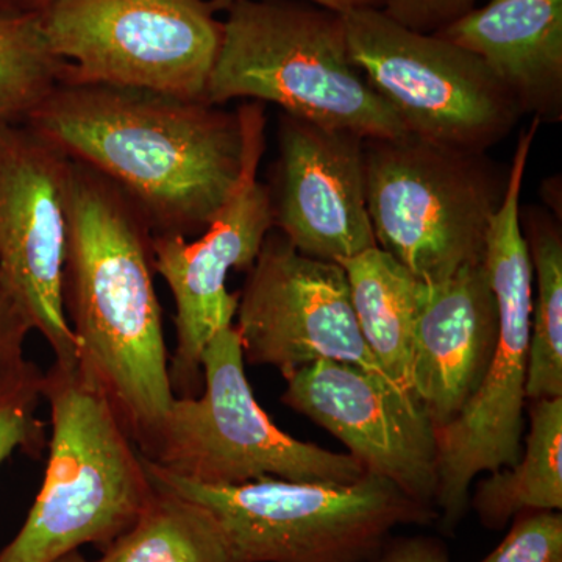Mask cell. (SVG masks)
I'll use <instances>...</instances> for the list:
<instances>
[{
    "label": "cell",
    "instance_id": "1",
    "mask_svg": "<svg viewBox=\"0 0 562 562\" xmlns=\"http://www.w3.org/2000/svg\"><path fill=\"white\" fill-rule=\"evenodd\" d=\"M111 181L151 236H199L241 180L247 125L236 113L158 92L60 83L24 121Z\"/></svg>",
    "mask_w": 562,
    "mask_h": 562
},
{
    "label": "cell",
    "instance_id": "2",
    "mask_svg": "<svg viewBox=\"0 0 562 562\" xmlns=\"http://www.w3.org/2000/svg\"><path fill=\"white\" fill-rule=\"evenodd\" d=\"M72 161L63 305L77 341V364L147 454L176 398L151 233L111 181Z\"/></svg>",
    "mask_w": 562,
    "mask_h": 562
},
{
    "label": "cell",
    "instance_id": "3",
    "mask_svg": "<svg viewBox=\"0 0 562 562\" xmlns=\"http://www.w3.org/2000/svg\"><path fill=\"white\" fill-rule=\"evenodd\" d=\"M225 11L205 102H269L364 139L405 135L355 65L341 13L306 0H238Z\"/></svg>",
    "mask_w": 562,
    "mask_h": 562
},
{
    "label": "cell",
    "instance_id": "4",
    "mask_svg": "<svg viewBox=\"0 0 562 562\" xmlns=\"http://www.w3.org/2000/svg\"><path fill=\"white\" fill-rule=\"evenodd\" d=\"M49 458L38 497L0 562H52L81 546L106 550L138 520L155 486L116 409L79 364L43 376Z\"/></svg>",
    "mask_w": 562,
    "mask_h": 562
},
{
    "label": "cell",
    "instance_id": "5",
    "mask_svg": "<svg viewBox=\"0 0 562 562\" xmlns=\"http://www.w3.org/2000/svg\"><path fill=\"white\" fill-rule=\"evenodd\" d=\"M536 125L520 135L501 206L487 232L484 266L498 312V336L479 390L449 424L436 428L441 528L452 531L469 508L480 473L512 468L522 454L528 350L532 310V265L520 225V194Z\"/></svg>",
    "mask_w": 562,
    "mask_h": 562
},
{
    "label": "cell",
    "instance_id": "6",
    "mask_svg": "<svg viewBox=\"0 0 562 562\" xmlns=\"http://www.w3.org/2000/svg\"><path fill=\"white\" fill-rule=\"evenodd\" d=\"M143 460L151 483L213 514L231 562H368L395 528L438 517L371 473L349 484L261 479L206 486Z\"/></svg>",
    "mask_w": 562,
    "mask_h": 562
},
{
    "label": "cell",
    "instance_id": "7",
    "mask_svg": "<svg viewBox=\"0 0 562 562\" xmlns=\"http://www.w3.org/2000/svg\"><path fill=\"white\" fill-rule=\"evenodd\" d=\"M366 199L376 246L416 279L482 265L506 176L486 154L405 135L364 139Z\"/></svg>",
    "mask_w": 562,
    "mask_h": 562
},
{
    "label": "cell",
    "instance_id": "8",
    "mask_svg": "<svg viewBox=\"0 0 562 562\" xmlns=\"http://www.w3.org/2000/svg\"><path fill=\"white\" fill-rule=\"evenodd\" d=\"M198 397L173 398L150 452L161 471L206 486L261 479L349 484L366 475L350 453L299 441L280 430L255 398L235 325L221 328L202 355Z\"/></svg>",
    "mask_w": 562,
    "mask_h": 562
},
{
    "label": "cell",
    "instance_id": "9",
    "mask_svg": "<svg viewBox=\"0 0 562 562\" xmlns=\"http://www.w3.org/2000/svg\"><path fill=\"white\" fill-rule=\"evenodd\" d=\"M40 13L60 83L205 102L222 21L205 0H52Z\"/></svg>",
    "mask_w": 562,
    "mask_h": 562
},
{
    "label": "cell",
    "instance_id": "10",
    "mask_svg": "<svg viewBox=\"0 0 562 562\" xmlns=\"http://www.w3.org/2000/svg\"><path fill=\"white\" fill-rule=\"evenodd\" d=\"M355 65L409 135L486 154L524 116L479 57L403 27L380 9L341 13Z\"/></svg>",
    "mask_w": 562,
    "mask_h": 562
},
{
    "label": "cell",
    "instance_id": "11",
    "mask_svg": "<svg viewBox=\"0 0 562 562\" xmlns=\"http://www.w3.org/2000/svg\"><path fill=\"white\" fill-rule=\"evenodd\" d=\"M239 109L247 125V154L232 198L192 241L151 236L155 273L168 283L176 303V349L169 361L176 397L201 394L203 350L221 328L233 325L238 310V292L227 290L228 276L249 271L273 227L271 191L258 180L265 110L260 102Z\"/></svg>",
    "mask_w": 562,
    "mask_h": 562
},
{
    "label": "cell",
    "instance_id": "12",
    "mask_svg": "<svg viewBox=\"0 0 562 562\" xmlns=\"http://www.w3.org/2000/svg\"><path fill=\"white\" fill-rule=\"evenodd\" d=\"M72 166L25 122H0V290L65 366L77 364L63 305Z\"/></svg>",
    "mask_w": 562,
    "mask_h": 562
},
{
    "label": "cell",
    "instance_id": "13",
    "mask_svg": "<svg viewBox=\"0 0 562 562\" xmlns=\"http://www.w3.org/2000/svg\"><path fill=\"white\" fill-rule=\"evenodd\" d=\"M235 317L244 360L284 380L319 360L386 376L362 336L342 266L306 257L280 233H269L247 271Z\"/></svg>",
    "mask_w": 562,
    "mask_h": 562
},
{
    "label": "cell",
    "instance_id": "14",
    "mask_svg": "<svg viewBox=\"0 0 562 562\" xmlns=\"http://www.w3.org/2000/svg\"><path fill=\"white\" fill-rule=\"evenodd\" d=\"M286 383L284 405L331 432L366 472L436 513V428L409 392L360 366L331 360L299 369Z\"/></svg>",
    "mask_w": 562,
    "mask_h": 562
},
{
    "label": "cell",
    "instance_id": "15",
    "mask_svg": "<svg viewBox=\"0 0 562 562\" xmlns=\"http://www.w3.org/2000/svg\"><path fill=\"white\" fill-rule=\"evenodd\" d=\"M273 227L294 249L342 261L375 249L366 199L364 138L281 113Z\"/></svg>",
    "mask_w": 562,
    "mask_h": 562
},
{
    "label": "cell",
    "instance_id": "16",
    "mask_svg": "<svg viewBox=\"0 0 562 562\" xmlns=\"http://www.w3.org/2000/svg\"><path fill=\"white\" fill-rule=\"evenodd\" d=\"M497 336V302L484 261L443 280H420L413 392L435 428L452 422L479 390Z\"/></svg>",
    "mask_w": 562,
    "mask_h": 562
},
{
    "label": "cell",
    "instance_id": "17",
    "mask_svg": "<svg viewBox=\"0 0 562 562\" xmlns=\"http://www.w3.org/2000/svg\"><path fill=\"white\" fill-rule=\"evenodd\" d=\"M436 35L479 57L524 116L562 120V0H491Z\"/></svg>",
    "mask_w": 562,
    "mask_h": 562
},
{
    "label": "cell",
    "instance_id": "18",
    "mask_svg": "<svg viewBox=\"0 0 562 562\" xmlns=\"http://www.w3.org/2000/svg\"><path fill=\"white\" fill-rule=\"evenodd\" d=\"M339 265L349 280L351 305L373 358L395 386L414 397L413 341L420 280L380 247Z\"/></svg>",
    "mask_w": 562,
    "mask_h": 562
},
{
    "label": "cell",
    "instance_id": "19",
    "mask_svg": "<svg viewBox=\"0 0 562 562\" xmlns=\"http://www.w3.org/2000/svg\"><path fill=\"white\" fill-rule=\"evenodd\" d=\"M472 506L490 530H503L522 513L561 512L562 397L532 401L519 461L483 479Z\"/></svg>",
    "mask_w": 562,
    "mask_h": 562
},
{
    "label": "cell",
    "instance_id": "20",
    "mask_svg": "<svg viewBox=\"0 0 562 562\" xmlns=\"http://www.w3.org/2000/svg\"><path fill=\"white\" fill-rule=\"evenodd\" d=\"M154 486L138 520L95 562H231L224 532L209 509Z\"/></svg>",
    "mask_w": 562,
    "mask_h": 562
},
{
    "label": "cell",
    "instance_id": "21",
    "mask_svg": "<svg viewBox=\"0 0 562 562\" xmlns=\"http://www.w3.org/2000/svg\"><path fill=\"white\" fill-rule=\"evenodd\" d=\"M538 294L532 299L527 401L562 397V235L547 211L520 209Z\"/></svg>",
    "mask_w": 562,
    "mask_h": 562
},
{
    "label": "cell",
    "instance_id": "22",
    "mask_svg": "<svg viewBox=\"0 0 562 562\" xmlns=\"http://www.w3.org/2000/svg\"><path fill=\"white\" fill-rule=\"evenodd\" d=\"M55 57L36 10L0 16V122H24L60 85Z\"/></svg>",
    "mask_w": 562,
    "mask_h": 562
},
{
    "label": "cell",
    "instance_id": "23",
    "mask_svg": "<svg viewBox=\"0 0 562 562\" xmlns=\"http://www.w3.org/2000/svg\"><path fill=\"white\" fill-rule=\"evenodd\" d=\"M43 376L35 362L25 360L0 380V465L16 450L38 457L46 447V424L36 416Z\"/></svg>",
    "mask_w": 562,
    "mask_h": 562
},
{
    "label": "cell",
    "instance_id": "24",
    "mask_svg": "<svg viewBox=\"0 0 562 562\" xmlns=\"http://www.w3.org/2000/svg\"><path fill=\"white\" fill-rule=\"evenodd\" d=\"M480 562H562L561 512H528L514 517L506 538Z\"/></svg>",
    "mask_w": 562,
    "mask_h": 562
},
{
    "label": "cell",
    "instance_id": "25",
    "mask_svg": "<svg viewBox=\"0 0 562 562\" xmlns=\"http://www.w3.org/2000/svg\"><path fill=\"white\" fill-rule=\"evenodd\" d=\"M476 0H382L380 10L409 31L438 33L475 9Z\"/></svg>",
    "mask_w": 562,
    "mask_h": 562
},
{
    "label": "cell",
    "instance_id": "26",
    "mask_svg": "<svg viewBox=\"0 0 562 562\" xmlns=\"http://www.w3.org/2000/svg\"><path fill=\"white\" fill-rule=\"evenodd\" d=\"M31 331V322L16 303L0 290V380L16 371L25 361L24 344Z\"/></svg>",
    "mask_w": 562,
    "mask_h": 562
},
{
    "label": "cell",
    "instance_id": "27",
    "mask_svg": "<svg viewBox=\"0 0 562 562\" xmlns=\"http://www.w3.org/2000/svg\"><path fill=\"white\" fill-rule=\"evenodd\" d=\"M368 562H450L446 546L428 536L387 539Z\"/></svg>",
    "mask_w": 562,
    "mask_h": 562
},
{
    "label": "cell",
    "instance_id": "28",
    "mask_svg": "<svg viewBox=\"0 0 562 562\" xmlns=\"http://www.w3.org/2000/svg\"><path fill=\"white\" fill-rule=\"evenodd\" d=\"M214 11L227 10L238 0H205ZM306 2L316 3L336 13H346V11L358 9H380L382 0H306Z\"/></svg>",
    "mask_w": 562,
    "mask_h": 562
},
{
    "label": "cell",
    "instance_id": "29",
    "mask_svg": "<svg viewBox=\"0 0 562 562\" xmlns=\"http://www.w3.org/2000/svg\"><path fill=\"white\" fill-rule=\"evenodd\" d=\"M32 9V0H0V16L22 13Z\"/></svg>",
    "mask_w": 562,
    "mask_h": 562
},
{
    "label": "cell",
    "instance_id": "30",
    "mask_svg": "<svg viewBox=\"0 0 562 562\" xmlns=\"http://www.w3.org/2000/svg\"><path fill=\"white\" fill-rule=\"evenodd\" d=\"M52 562H88L85 560L83 557L79 553V550L77 552H70L68 554H65V557L58 558V560L52 561Z\"/></svg>",
    "mask_w": 562,
    "mask_h": 562
},
{
    "label": "cell",
    "instance_id": "31",
    "mask_svg": "<svg viewBox=\"0 0 562 562\" xmlns=\"http://www.w3.org/2000/svg\"><path fill=\"white\" fill-rule=\"evenodd\" d=\"M52 0H32V9L33 10H40L43 9L44 5H47V3H50Z\"/></svg>",
    "mask_w": 562,
    "mask_h": 562
}]
</instances>
